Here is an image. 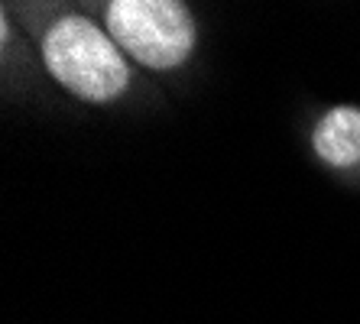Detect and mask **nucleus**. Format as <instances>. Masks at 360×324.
<instances>
[{"label":"nucleus","mask_w":360,"mask_h":324,"mask_svg":"<svg viewBox=\"0 0 360 324\" xmlns=\"http://www.w3.org/2000/svg\"><path fill=\"white\" fill-rule=\"evenodd\" d=\"M46 72L84 104H114L134 84V65L114 36L78 10H52L33 26Z\"/></svg>","instance_id":"1"},{"label":"nucleus","mask_w":360,"mask_h":324,"mask_svg":"<svg viewBox=\"0 0 360 324\" xmlns=\"http://www.w3.org/2000/svg\"><path fill=\"white\" fill-rule=\"evenodd\" d=\"M101 20L124 56L150 72H176L198 46V23L179 0H110Z\"/></svg>","instance_id":"2"},{"label":"nucleus","mask_w":360,"mask_h":324,"mask_svg":"<svg viewBox=\"0 0 360 324\" xmlns=\"http://www.w3.org/2000/svg\"><path fill=\"white\" fill-rule=\"evenodd\" d=\"M311 153L328 169L360 166V108H328L311 127Z\"/></svg>","instance_id":"3"}]
</instances>
